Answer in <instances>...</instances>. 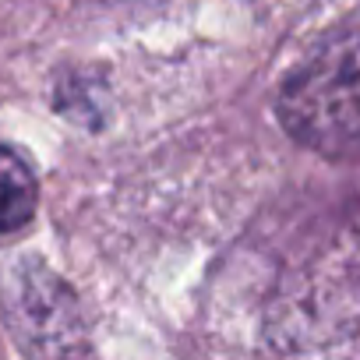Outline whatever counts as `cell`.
Instances as JSON below:
<instances>
[{
  "mask_svg": "<svg viewBox=\"0 0 360 360\" xmlns=\"http://www.w3.org/2000/svg\"><path fill=\"white\" fill-rule=\"evenodd\" d=\"M279 117L321 155H360V36L318 50L286 82Z\"/></svg>",
  "mask_w": 360,
  "mask_h": 360,
  "instance_id": "cell-1",
  "label": "cell"
},
{
  "mask_svg": "<svg viewBox=\"0 0 360 360\" xmlns=\"http://www.w3.org/2000/svg\"><path fill=\"white\" fill-rule=\"evenodd\" d=\"M0 307L18 346L29 353L82 349V318L71 290L36 262H22L0 279Z\"/></svg>",
  "mask_w": 360,
  "mask_h": 360,
  "instance_id": "cell-2",
  "label": "cell"
},
{
  "mask_svg": "<svg viewBox=\"0 0 360 360\" xmlns=\"http://www.w3.org/2000/svg\"><path fill=\"white\" fill-rule=\"evenodd\" d=\"M36 176L18 152L0 148V233L18 230L36 212Z\"/></svg>",
  "mask_w": 360,
  "mask_h": 360,
  "instance_id": "cell-3",
  "label": "cell"
}]
</instances>
